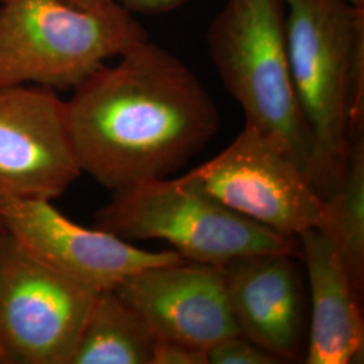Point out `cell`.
Masks as SVG:
<instances>
[{"label": "cell", "instance_id": "1", "mask_svg": "<svg viewBox=\"0 0 364 364\" xmlns=\"http://www.w3.org/2000/svg\"><path fill=\"white\" fill-rule=\"evenodd\" d=\"M66 114L80 169L111 192L166 178L220 127L198 77L149 39L78 84Z\"/></svg>", "mask_w": 364, "mask_h": 364}, {"label": "cell", "instance_id": "2", "mask_svg": "<svg viewBox=\"0 0 364 364\" xmlns=\"http://www.w3.org/2000/svg\"><path fill=\"white\" fill-rule=\"evenodd\" d=\"M290 73L312 135L309 178L326 200L364 131V7L285 0Z\"/></svg>", "mask_w": 364, "mask_h": 364}, {"label": "cell", "instance_id": "3", "mask_svg": "<svg viewBox=\"0 0 364 364\" xmlns=\"http://www.w3.org/2000/svg\"><path fill=\"white\" fill-rule=\"evenodd\" d=\"M209 55L246 124L306 171L312 135L290 73L285 0H227L207 31Z\"/></svg>", "mask_w": 364, "mask_h": 364}, {"label": "cell", "instance_id": "4", "mask_svg": "<svg viewBox=\"0 0 364 364\" xmlns=\"http://www.w3.org/2000/svg\"><path fill=\"white\" fill-rule=\"evenodd\" d=\"M117 1L87 10L66 0L0 3V85L75 90L114 57L147 41Z\"/></svg>", "mask_w": 364, "mask_h": 364}, {"label": "cell", "instance_id": "5", "mask_svg": "<svg viewBox=\"0 0 364 364\" xmlns=\"http://www.w3.org/2000/svg\"><path fill=\"white\" fill-rule=\"evenodd\" d=\"M96 228L130 240H164L188 262L221 266L254 254L299 258V237L275 232L225 207L193 182L150 180L112 192Z\"/></svg>", "mask_w": 364, "mask_h": 364}, {"label": "cell", "instance_id": "6", "mask_svg": "<svg viewBox=\"0 0 364 364\" xmlns=\"http://www.w3.org/2000/svg\"><path fill=\"white\" fill-rule=\"evenodd\" d=\"M182 178L250 220L287 236L321 228L326 220V200L306 171L248 124L219 156Z\"/></svg>", "mask_w": 364, "mask_h": 364}, {"label": "cell", "instance_id": "7", "mask_svg": "<svg viewBox=\"0 0 364 364\" xmlns=\"http://www.w3.org/2000/svg\"><path fill=\"white\" fill-rule=\"evenodd\" d=\"M95 294L39 263L1 231L3 364H69Z\"/></svg>", "mask_w": 364, "mask_h": 364}, {"label": "cell", "instance_id": "8", "mask_svg": "<svg viewBox=\"0 0 364 364\" xmlns=\"http://www.w3.org/2000/svg\"><path fill=\"white\" fill-rule=\"evenodd\" d=\"M0 220L30 257L95 293L114 290L147 267L185 260L176 251H149L105 230L82 227L48 200L0 196Z\"/></svg>", "mask_w": 364, "mask_h": 364}, {"label": "cell", "instance_id": "9", "mask_svg": "<svg viewBox=\"0 0 364 364\" xmlns=\"http://www.w3.org/2000/svg\"><path fill=\"white\" fill-rule=\"evenodd\" d=\"M81 174L65 100L38 85H0V196L52 201Z\"/></svg>", "mask_w": 364, "mask_h": 364}, {"label": "cell", "instance_id": "10", "mask_svg": "<svg viewBox=\"0 0 364 364\" xmlns=\"http://www.w3.org/2000/svg\"><path fill=\"white\" fill-rule=\"evenodd\" d=\"M156 340L208 351L240 333L220 266L181 260L147 267L115 289Z\"/></svg>", "mask_w": 364, "mask_h": 364}, {"label": "cell", "instance_id": "11", "mask_svg": "<svg viewBox=\"0 0 364 364\" xmlns=\"http://www.w3.org/2000/svg\"><path fill=\"white\" fill-rule=\"evenodd\" d=\"M299 262L289 254L266 252L220 266L240 333L282 363L304 359L306 350Z\"/></svg>", "mask_w": 364, "mask_h": 364}, {"label": "cell", "instance_id": "12", "mask_svg": "<svg viewBox=\"0 0 364 364\" xmlns=\"http://www.w3.org/2000/svg\"><path fill=\"white\" fill-rule=\"evenodd\" d=\"M297 237L299 260L311 287V321L304 362L352 363L363 352L362 301L326 232L311 228Z\"/></svg>", "mask_w": 364, "mask_h": 364}, {"label": "cell", "instance_id": "13", "mask_svg": "<svg viewBox=\"0 0 364 364\" xmlns=\"http://www.w3.org/2000/svg\"><path fill=\"white\" fill-rule=\"evenodd\" d=\"M154 341L115 289L99 291L69 364H151Z\"/></svg>", "mask_w": 364, "mask_h": 364}, {"label": "cell", "instance_id": "14", "mask_svg": "<svg viewBox=\"0 0 364 364\" xmlns=\"http://www.w3.org/2000/svg\"><path fill=\"white\" fill-rule=\"evenodd\" d=\"M338 251L356 296L364 294V132L352 136L343 173L326 198L321 228Z\"/></svg>", "mask_w": 364, "mask_h": 364}, {"label": "cell", "instance_id": "15", "mask_svg": "<svg viewBox=\"0 0 364 364\" xmlns=\"http://www.w3.org/2000/svg\"><path fill=\"white\" fill-rule=\"evenodd\" d=\"M207 353L209 364L282 363V360L274 353L264 350L242 333L223 338L210 347Z\"/></svg>", "mask_w": 364, "mask_h": 364}, {"label": "cell", "instance_id": "16", "mask_svg": "<svg viewBox=\"0 0 364 364\" xmlns=\"http://www.w3.org/2000/svg\"><path fill=\"white\" fill-rule=\"evenodd\" d=\"M151 364H209L208 353L177 341L156 340Z\"/></svg>", "mask_w": 364, "mask_h": 364}, {"label": "cell", "instance_id": "17", "mask_svg": "<svg viewBox=\"0 0 364 364\" xmlns=\"http://www.w3.org/2000/svg\"><path fill=\"white\" fill-rule=\"evenodd\" d=\"M131 14H165L177 10L189 0H115Z\"/></svg>", "mask_w": 364, "mask_h": 364}, {"label": "cell", "instance_id": "18", "mask_svg": "<svg viewBox=\"0 0 364 364\" xmlns=\"http://www.w3.org/2000/svg\"><path fill=\"white\" fill-rule=\"evenodd\" d=\"M66 1L87 10H99L115 3V0H66Z\"/></svg>", "mask_w": 364, "mask_h": 364}, {"label": "cell", "instance_id": "19", "mask_svg": "<svg viewBox=\"0 0 364 364\" xmlns=\"http://www.w3.org/2000/svg\"><path fill=\"white\" fill-rule=\"evenodd\" d=\"M347 1H350V3L358 6V7H364V0H347Z\"/></svg>", "mask_w": 364, "mask_h": 364}, {"label": "cell", "instance_id": "20", "mask_svg": "<svg viewBox=\"0 0 364 364\" xmlns=\"http://www.w3.org/2000/svg\"><path fill=\"white\" fill-rule=\"evenodd\" d=\"M1 231H4V227H3V223L0 220V232H1Z\"/></svg>", "mask_w": 364, "mask_h": 364}, {"label": "cell", "instance_id": "21", "mask_svg": "<svg viewBox=\"0 0 364 364\" xmlns=\"http://www.w3.org/2000/svg\"><path fill=\"white\" fill-rule=\"evenodd\" d=\"M0 364H3V356H1V352H0Z\"/></svg>", "mask_w": 364, "mask_h": 364}, {"label": "cell", "instance_id": "22", "mask_svg": "<svg viewBox=\"0 0 364 364\" xmlns=\"http://www.w3.org/2000/svg\"><path fill=\"white\" fill-rule=\"evenodd\" d=\"M1 1H3V0H0V3H1Z\"/></svg>", "mask_w": 364, "mask_h": 364}]
</instances>
